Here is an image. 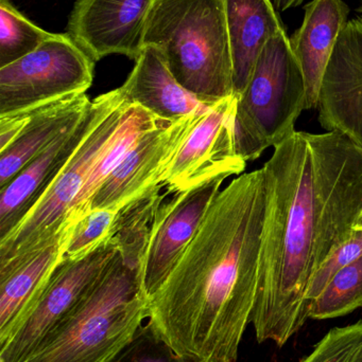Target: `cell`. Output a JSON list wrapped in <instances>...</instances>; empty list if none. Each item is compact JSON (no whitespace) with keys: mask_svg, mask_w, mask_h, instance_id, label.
<instances>
[{"mask_svg":"<svg viewBox=\"0 0 362 362\" xmlns=\"http://www.w3.org/2000/svg\"><path fill=\"white\" fill-rule=\"evenodd\" d=\"M266 208L252 320L257 341L282 348L310 316V283L354 234L362 148L335 132L295 131L263 165Z\"/></svg>","mask_w":362,"mask_h":362,"instance_id":"cell-1","label":"cell"},{"mask_svg":"<svg viewBox=\"0 0 362 362\" xmlns=\"http://www.w3.org/2000/svg\"><path fill=\"white\" fill-rule=\"evenodd\" d=\"M266 208L263 168L240 174L150 299L149 322L191 362H235L252 320Z\"/></svg>","mask_w":362,"mask_h":362,"instance_id":"cell-2","label":"cell"},{"mask_svg":"<svg viewBox=\"0 0 362 362\" xmlns=\"http://www.w3.org/2000/svg\"><path fill=\"white\" fill-rule=\"evenodd\" d=\"M142 262L117 251L67 316L25 362H104L149 317Z\"/></svg>","mask_w":362,"mask_h":362,"instance_id":"cell-3","label":"cell"},{"mask_svg":"<svg viewBox=\"0 0 362 362\" xmlns=\"http://www.w3.org/2000/svg\"><path fill=\"white\" fill-rule=\"evenodd\" d=\"M148 46L200 101L216 104L234 95L225 0H155L142 38V49Z\"/></svg>","mask_w":362,"mask_h":362,"instance_id":"cell-4","label":"cell"},{"mask_svg":"<svg viewBox=\"0 0 362 362\" xmlns=\"http://www.w3.org/2000/svg\"><path fill=\"white\" fill-rule=\"evenodd\" d=\"M305 101L303 74L283 30L266 42L246 88L237 97V154L247 163L256 160L267 148L290 137L306 110Z\"/></svg>","mask_w":362,"mask_h":362,"instance_id":"cell-5","label":"cell"},{"mask_svg":"<svg viewBox=\"0 0 362 362\" xmlns=\"http://www.w3.org/2000/svg\"><path fill=\"white\" fill-rule=\"evenodd\" d=\"M130 105L120 88L111 91L110 101L99 120L61 173L21 223L0 240V274L44 248L61 233L77 197L108 148Z\"/></svg>","mask_w":362,"mask_h":362,"instance_id":"cell-6","label":"cell"},{"mask_svg":"<svg viewBox=\"0 0 362 362\" xmlns=\"http://www.w3.org/2000/svg\"><path fill=\"white\" fill-rule=\"evenodd\" d=\"M95 64L68 34L53 33L33 52L0 68V118L86 93Z\"/></svg>","mask_w":362,"mask_h":362,"instance_id":"cell-7","label":"cell"},{"mask_svg":"<svg viewBox=\"0 0 362 362\" xmlns=\"http://www.w3.org/2000/svg\"><path fill=\"white\" fill-rule=\"evenodd\" d=\"M118 251L111 236L97 249L77 259H64L14 335L0 348V362H25L67 316Z\"/></svg>","mask_w":362,"mask_h":362,"instance_id":"cell-8","label":"cell"},{"mask_svg":"<svg viewBox=\"0 0 362 362\" xmlns=\"http://www.w3.org/2000/svg\"><path fill=\"white\" fill-rule=\"evenodd\" d=\"M210 110L163 123L140 136L98 187L87 206L86 215L94 210H121L153 187L162 185L181 146Z\"/></svg>","mask_w":362,"mask_h":362,"instance_id":"cell-9","label":"cell"},{"mask_svg":"<svg viewBox=\"0 0 362 362\" xmlns=\"http://www.w3.org/2000/svg\"><path fill=\"white\" fill-rule=\"evenodd\" d=\"M235 95L215 104L196 125L170 163L163 185L183 193L221 176L244 173L247 161L236 152Z\"/></svg>","mask_w":362,"mask_h":362,"instance_id":"cell-10","label":"cell"},{"mask_svg":"<svg viewBox=\"0 0 362 362\" xmlns=\"http://www.w3.org/2000/svg\"><path fill=\"white\" fill-rule=\"evenodd\" d=\"M225 176L215 178L164 202L142 259V284L149 300L167 280L195 238Z\"/></svg>","mask_w":362,"mask_h":362,"instance_id":"cell-11","label":"cell"},{"mask_svg":"<svg viewBox=\"0 0 362 362\" xmlns=\"http://www.w3.org/2000/svg\"><path fill=\"white\" fill-rule=\"evenodd\" d=\"M155 0H76L66 34L95 62L111 54L136 59Z\"/></svg>","mask_w":362,"mask_h":362,"instance_id":"cell-12","label":"cell"},{"mask_svg":"<svg viewBox=\"0 0 362 362\" xmlns=\"http://www.w3.org/2000/svg\"><path fill=\"white\" fill-rule=\"evenodd\" d=\"M111 91L91 102L84 116L57 137L0 189V240H4L38 204L99 120Z\"/></svg>","mask_w":362,"mask_h":362,"instance_id":"cell-13","label":"cell"},{"mask_svg":"<svg viewBox=\"0 0 362 362\" xmlns=\"http://www.w3.org/2000/svg\"><path fill=\"white\" fill-rule=\"evenodd\" d=\"M318 121L362 148V16L340 33L321 85Z\"/></svg>","mask_w":362,"mask_h":362,"instance_id":"cell-14","label":"cell"},{"mask_svg":"<svg viewBox=\"0 0 362 362\" xmlns=\"http://www.w3.org/2000/svg\"><path fill=\"white\" fill-rule=\"evenodd\" d=\"M350 8L344 0H312L290 40L291 50L305 81L306 110H317L321 85Z\"/></svg>","mask_w":362,"mask_h":362,"instance_id":"cell-15","label":"cell"},{"mask_svg":"<svg viewBox=\"0 0 362 362\" xmlns=\"http://www.w3.org/2000/svg\"><path fill=\"white\" fill-rule=\"evenodd\" d=\"M70 231L72 225H66L50 244L0 274V348L14 335L61 263Z\"/></svg>","mask_w":362,"mask_h":362,"instance_id":"cell-16","label":"cell"},{"mask_svg":"<svg viewBox=\"0 0 362 362\" xmlns=\"http://www.w3.org/2000/svg\"><path fill=\"white\" fill-rule=\"evenodd\" d=\"M119 88L129 103L170 122L215 105L200 101L186 90L172 76L159 51L151 46L142 49L129 78Z\"/></svg>","mask_w":362,"mask_h":362,"instance_id":"cell-17","label":"cell"},{"mask_svg":"<svg viewBox=\"0 0 362 362\" xmlns=\"http://www.w3.org/2000/svg\"><path fill=\"white\" fill-rule=\"evenodd\" d=\"M233 59L234 95L246 88L266 42L285 30L272 0H225Z\"/></svg>","mask_w":362,"mask_h":362,"instance_id":"cell-18","label":"cell"},{"mask_svg":"<svg viewBox=\"0 0 362 362\" xmlns=\"http://www.w3.org/2000/svg\"><path fill=\"white\" fill-rule=\"evenodd\" d=\"M86 93L72 95L31 112V120L14 144L0 152V189L57 137L74 127L91 105Z\"/></svg>","mask_w":362,"mask_h":362,"instance_id":"cell-19","label":"cell"},{"mask_svg":"<svg viewBox=\"0 0 362 362\" xmlns=\"http://www.w3.org/2000/svg\"><path fill=\"white\" fill-rule=\"evenodd\" d=\"M170 121L162 120L142 106L131 104L123 122L113 136L108 148L104 151L99 160L89 174L82 191L77 197L72 211L68 214L66 225H74L86 215L87 206L98 187L113 170L119 165L132 146L147 132Z\"/></svg>","mask_w":362,"mask_h":362,"instance_id":"cell-20","label":"cell"},{"mask_svg":"<svg viewBox=\"0 0 362 362\" xmlns=\"http://www.w3.org/2000/svg\"><path fill=\"white\" fill-rule=\"evenodd\" d=\"M359 308H362V255L339 270L310 302L308 316L315 320L338 318Z\"/></svg>","mask_w":362,"mask_h":362,"instance_id":"cell-21","label":"cell"},{"mask_svg":"<svg viewBox=\"0 0 362 362\" xmlns=\"http://www.w3.org/2000/svg\"><path fill=\"white\" fill-rule=\"evenodd\" d=\"M52 34L29 21L11 0H0V68L33 52Z\"/></svg>","mask_w":362,"mask_h":362,"instance_id":"cell-22","label":"cell"},{"mask_svg":"<svg viewBox=\"0 0 362 362\" xmlns=\"http://www.w3.org/2000/svg\"><path fill=\"white\" fill-rule=\"evenodd\" d=\"M118 211L94 210L72 225L64 259H77L97 249L111 238Z\"/></svg>","mask_w":362,"mask_h":362,"instance_id":"cell-23","label":"cell"},{"mask_svg":"<svg viewBox=\"0 0 362 362\" xmlns=\"http://www.w3.org/2000/svg\"><path fill=\"white\" fill-rule=\"evenodd\" d=\"M104 362H191L176 353L152 323L142 325L129 342Z\"/></svg>","mask_w":362,"mask_h":362,"instance_id":"cell-24","label":"cell"},{"mask_svg":"<svg viewBox=\"0 0 362 362\" xmlns=\"http://www.w3.org/2000/svg\"><path fill=\"white\" fill-rule=\"evenodd\" d=\"M362 342V320L331 329L300 362H350Z\"/></svg>","mask_w":362,"mask_h":362,"instance_id":"cell-25","label":"cell"},{"mask_svg":"<svg viewBox=\"0 0 362 362\" xmlns=\"http://www.w3.org/2000/svg\"><path fill=\"white\" fill-rule=\"evenodd\" d=\"M361 255L362 231L355 230L354 234L335 249L317 270L308 289V301L312 302L316 299L339 270L352 263Z\"/></svg>","mask_w":362,"mask_h":362,"instance_id":"cell-26","label":"cell"},{"mask_svg":"<svg viewBox=\"0 0 362 362\" xmlns=\"http://www.w3.org/2000/svg\"><path fill=\"white\" fill-rule=\"evenodd\" d=\"M30 120L31 112L0 118V152L16 141Z\"/></svg>","mask_w":362,"mask_h":362,"instance_id":"cell-27","label":"cell"},{"mask_svg":"<svg viewBox=\"0 0 362 362\" xmlns=\"http://www.w3.org/2000/svg\"><path fill=\"white\" fill-rule=\"evenodd\" d=\"M304 0H273L274 6L276 10L280 12L290 10V8H298L303 4Z\"/></svg>","mask_w":362,"mask_h":362,"instance_id":"cell-28","label":"cell"},{"mask_svg":"<svg viewBox=\"0 0 362 362\" xmlns=\"http://www.w3.org/2000/svg\"><path fill=\"white\" fill-rule=\"evenodd\" d=\"M351 362H362V342L361 346L358 348V350L356 351L354 356H353L352 361Z\"/></svg>","mask_w":362,"mask_h":362,"instance_id":"cell-29","label":"cell"},{"mask_svg":"<svg viewBox=\"0 0 362 362\" xmlns=\"http://www.w3.org/2000/svg\"><path fill=\"white\" fill-rule=\"evenodd\" d=\"M354 230H356V231H362V211L361 214L358 215V217H357L356 223H355L354 225Z\"/></svg>","mask_w":362,"mask_h":362,"instance_id":"cell-30","label":"cell"},{"mask_svg":"<svg viewBox=\"0 0 362 362\" xmlns=\"http://www.w3.org/2000/svg\"><path fill=\"white\" fill-rule=\"evenodd\" d=\"M358 12L361 13V14H362V0H361V6H359V8H358Z\"/></svg>","mask_w":362,"mask_h":362,"instance_id":"cell-31","label":"cell"}]
</instances>
